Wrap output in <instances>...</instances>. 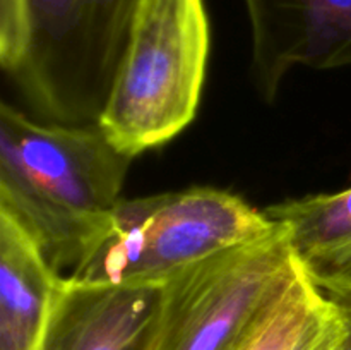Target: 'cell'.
I'll return each instance as SVG.
<instances>
[{"instance_id":"cell-3","label":"cell","mask_w":351,"mask_h":350,"mask_svg":"<svg viewBox=\"0 0 351 350\" xmlns=\"http://www.w3.org/2000/svg\"><path fill=\"white\" fill-rule=\"evenodd\" d=\"M264 209L209 185L122 199L105 232L67 278L84 283H165L202 259L276 229Z\"/></svg>"},{"instance_id":"cell-8","label":"cell","mask_w":351,"mask_h":350,"mask_svg":"<svg viewBox=\"0 0 351 350\" xmlns=\"http://www.w3.org/2000/svg\"><path fill=\"white\" fill-rule=\"evenodd\" d=\"M62 278L36 240L0 209V350H38Z\"/></svg>"},{"instance_id":"cell-1","label":"cell","mask_w":351,"mask_h":350,"mask_svg":"<svg viewBox=\"0 0 351 350\" xmlns=\"http://www.w3.org/2000/svg\"><path fill=\"white\" fill-rule=\"evenodd\" d=\"M134 158L98 124H64L0 105V209L67 278L122 201Z\"/></svg>"},{"instance_id":"cell-2","label":"cell","mask_w":351,"mask_h":350,"mask_svg":"<svg viewBox=\"0 0 351 350\" xmlns=\"http://www.w3.org/2000/svg\"><path fill=\"white\" fill-rule=\"evenodd\" d=\"M144 0H0V65L34 117L95 124Z\"/></svg>"},{"instance_id":"cell-11","label":"cell","mask_w":351,"mask_h":350,"mask_svg":"<svg viewBox=\"0 0 351 350\" xmlns=\"http://www.w3.org/2000/svg\"><path fill=\"white\" fill-rule=\"evenodd\" d=\"M317 287L331 299L332 304L338 309L339 316H341V350H351V283H321Z\"/></svg>"},{"instance_id":"cell-4","label":"cell","mask_w":351,"mask_h":350,"mask_svg":"<svg viewBox=\"0 0 351 350\" xmlns=\"http://www.w3.org/2000/svg\"><path fill=\"white\" fill-rule=\"evenodd\" d=\"M209 45L204 0H144L96 122L117 150L136 158L195 119Z\"/></svg>"},{"instance_id":"cell-7","label":"cell","mask_w":351,"mask_h":350,"mask_svg":"<svg viewBox=\"0 0 351 350\" xmlns=\"http://www.w3.org/2000/svg\"><path fill=\"white\" fill-rule=\"evenodd\" d=\"M163 283L105 285L62 278L38 350H149Z\"/></svg>"},{"instance_id":"cell-10","label":"cell","mask_w":351,"mask_h":350,"mask_svg":"<svg viewBox=\"0 0 351 350\" xmlns=\"http://www.w3.org/2000/svg\"><path fill=\"white\" fill-rule=\"evenodd\" d=\"M343 321L304 270L243 350H341Z\"/></svg>"},{"instance_id":"cell-5","label":"cell","mask_w":351,"mask_h":350,"mask_svg":"<svg viewBox=\"0 0 351 350\" xmlns=\"http://www.w3.org/2000/svg\"><path fill=\"white\" fill-rule=\"evenodd\" d=\"M300 271L280 222L163 283L149 350H243Z\"/></svg>"},{"instance_id":"cell-9","label":"cell","mask_w":351,"mask_h":350,"mask_svg":"<svg viewBox=\"0 0 351 350\" xmlns=\"http://www.w3.org/2000/svg\"><path fill=\"white\" fill-rule=\"evenodd\" d=\"M264 213L287 229L295 257L314 283H351V185L287 199Z\"/></svg>"},{"instance_id":"cell-6","label":"cell","mask_w":351,"mask_h":350,"mask_svg":"<svg viewBox=\"0 0 351 350\" xmlns=\"http://www.w3.org/2000/svg\"><path fill=\"white\" fill-rule=\"evenodd\" d=\"M250 23V79L276 102L295 67L351 65V0H243Z\"/></svg>"}]
</instances>
